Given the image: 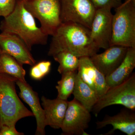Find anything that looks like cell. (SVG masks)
<instances>
[{
    "label": "cell",
    "instance_id": "1",
    "mask_svg": "<svg viewBox=\"0 0 135 135\" xmlns=\"http://www.w3.org/2000/svg\"><path fill=\"white\" fill-rule=\"evenodd\" d=\"M52 36L49 56L67 51L79 57H90L99 50L92 41L90 29L77 23H62Z\"/></svg>",
    "mask_w": 135,
    "mask_h": 135
},
{
    "label": "cell",
    "instance_id": "2",
    "mask_svg": "<svg viewBox=\"0 0 135 135\" xmlns=\"http://www.w3.org/2000/svg\"><path fill=\"white\" fill-rule=\"evenodd\" d=\"M4 18L0 25L2 32L16 35L30 50L34 45L47 44L48 36L36 25L35 18L25 7L23 0H17L14 10Z\"/></svg>",
    "mask_w": 135,
    "mask_h": 135
},
{
    "label": "cell",
    "instance_id": "3",
    "mask_svg": "<svg viewBox=\"0 0 135 135\" xmlns=\"http://www.w3.org/2000/svg\"><path fill=\"white\" fill-rule=\"evenodd\" d=\"M17 80L0 73V127L15 126L20 119L33 116L18 96L15 87Z\"/></svg>",
    "mask_w": 135,
    "mask_h": 135
},
{
    "label": "cell",
    "instance_id": "4",
    "mask_svg": "<svg viewBox=\"0 0 135 135\" xmlns=\"http://www.w3.org/2000/svg\"><path fill=\"white\" fill-rule=\"evenodd\" d=\"M110 46L135 48V0H125L115 9Z\"/></svg>",
    "mask_w": 135,
    "mask_h": 135
},
{
    "label": "cell",
    "instance_id": "5",
    "mask_svg": "<svg viewBox=\"0 0 135 135\" xmlns=\"http://www.w3.org/2000/svg\"><path fill=\"white\" fill-rule=\"evenodd\" d=\"M25 7L41 24L47 36L52 35L62 24L59 0H23Z\"/></svg>",
    "mask_w": 135,
    "mask_h": 135
},
{
    "label": "cell",
    "instance_id": "6",
    "mask_svg": "<svg viewBox=\"0 0 135 135\" xmlns=\"http://www.w3.org/2000/svg\"><path fill=\"white\" fill-rule=\"evenodd\" d=\"M114 105H120L135 110V73L122 84L109 88L98 99L92 111L97 116L104 108Z\"/></svg>",
    "mask_w": 135,
    "mask_h": 135
},
{
    "label": "cell",
    "instance_id": "7",
    "mask_svg": "<svg viewBox=\"0 0 135 135\" xmlns=\"http://www.w3.org/2000/svg\"><path fill=\"white\" fill-rule=\"evenodd\" d=\"M62 23L74 22L90 29L95 13L90 0H59Z\"/></svg>",
    "mask_w": 135,
    "mask_h": 135
},
{
    "label": "cell",
    "instance_id": "8",
    "mask_svg": "<svg viewBox=\"0 0 135 135\" xmlns=\"http://www.w3.org/2000/svg\"><path fill=\"white\" fill-rule=\"evenodd\" d=\"M91 119L90 112L74 99L68 105L60 128L62 134L88 135L86 132Z\"/></svg>",
    "mask_w": 135,
    "mask_h": 135
},
{
    "label": "cell",
    "instance_id": "9",
    "mask_svg": "<svg viewBox=\"0 0 135 135\" xmlns=\"http://www.w3.org/2000/svg\"><path fill=\"white\" fill-rule=\"evenodd\" d=\"M113 15L110 8H102L96 11L90 30L92 41L99 49L105 50L110 46Z\"/></svg>",
    "mask_w": 135,
    "mask_h": 135
},
{
    "label": "cell",
    "instance_id": "10",
    "mask_svg": "<svg viewBox=\"0 0 135 135\" xmlns=\"http://www.w3.org/2000/svg\"><path fill=\"white\" fill-rule=\"evenodd\" d=\"M0 48L2 53L12 56L22 64L33 66L36 63L26 44L14 34L2 32L0 33Z\"/></svg>",
    "mask_w": 135,
    "mask_h": 135
},
{
    "label": "cell",
    "instance_id": "11",
    "mask_svg": "<svg viewBox=\"0 0 135 135\" xmlns=\"http://www.w3.org/2000/svg\"><path fill=\"white\" fill-rule=\"evenodd\" d=\"M128 48L120 46H112L103 53H95L90 57L95 67L105 76L113 72L126 57Z\"/></svg>",
    "mask_w": 135,
    "mask_h": 135
},
{
    "label": "cell",
    "instance_id": "12",
    "mask_svg": "<svg viewBox=\"0 0 135 135\" xmlns=\"http://www.w3.org/2000/svg\"><path fill=\"white\" fill-rule=\"evenodd\" d=\"M77 74L96 93L98 99L109 89L105 76L94 65L89 57H80Z\"/></svg>",
    "mask_w": 135,
    "mask_h": 135
},
{
    "label": "cell",
    "instance_id": "13",
    "mask_svg": "<svg viewBox=\"0 0 135 135\" xmlns=\"http://www.w3.org/2000/svg\"><path fill=\"white\" fill-rule=\"evenodd\" d=\"M16 84L19 88V96L31 109L33 116L36 118L37 128L35 134L45 135L46 125L44 110L40 104L38 94L27 82L17 80Z\"/></svg>",
    "mask_w": 135,
    "mask_h": 135
},
{
    "label": "cell",
    "instance_id": "14",
    "mask_svg": "<svg viewBox=\"0 0 135 135\" xmlns=\"http://www.w3.org/2000/svg\"><path fill=\"white\" fill-rule=\"evenodd\" d=\"M122 110L113 116L106 115L103 119L97 122V128H103L108 125L113 128L103 135H113L115 131L118 130L127 135H135V113L129 109Z\"/></svg>",
    "mask_w": 135,
    "mask_h": 135
},
{
    "label": "cell",
    "instance_id": "15",
    "mask_svg": "<svg viewBox=\"0 0 135 135\" xmlns=\"http://www.w3.org/2000/svg\"><path fill=\"white\" fill-rule=\"evenodd\" d=\"M41 101L47 126H50L55 129L60 128L68 101L57 98L54 99H49L44 96L42 97Z\"/></svg>",
    "mask_w": 135,
    "mask_h": 135
},
{
    "label": "cell",
    "instance_id": "16",
    "mask_svg": "<svg viewBox=\"0 0 135 135\" xmlns=\"http://www.w3.org/2000/svg\"><path fill=\"white\" fill-rule=\"evenodd\" d=\"M135 68V48H128L126 57L113 72L105 77L109 88L123 83L132 74Z\"/></svg>",
    "mask_w": 135,
    "mask_h": 135
},
{
    "label": "cell",
    "instance_id": "17",
    "mask_svg": "<svg viewBox=\"0 0 135 135\" xmlns=\"http://www.w3.org/2000/svg\"><path fill=\"white\" fill-rule=\"evenodd\" d=\"M72 94L74 99L90 112L92 111L98 99L96 93L81 80L77 73Z\"/></svg>",
    "mask_w": 135,
    "mask_h": 135
},
{
    "label": "cell",
    "instance_id": "18",
    "mask_svg": "<svg viewBox=\"0 0 135 135\" xmlns=\"http://www.w3.org/2000/svg\"><path fill=\"white\" fill-rule=\"evenodd\" d=\"M0 73L10 75L23 82H26V71L23 64L12 56L2 53L0 55Z\"/></svg>",
    "mask_w": 135,
    "mask_h": 135
},
{
    "label": "cell",
    "instance_id": "19",
    "mask_svg": "<svg viewBox=\"0 0 135 135\" xmlns=\"http://www.w3.org/2000/svg\"><path fill=\"white\" fill-rule=\"evenodd\" d=\"M54 60L59 64L57 71L60 74L77 71L80 57L67 51H62L53 56Z\"/></svg>",
    "mask_w": 135,
    "mask_h": 135
},
{
    "label": "cell",
    "instance_id": "20",
    "mask_svg": "<svg viewBox=\"0 0 135 135\" xmlns=\"http://www.w3.org/2000/svg\"><path fill=\"white\" fill-rule=\"evenodd\" d=\"M77 74V71H75L61 74L62 78L57 82V85L56 86L58 92L57 98L67 100L69 97L73 94L75 87Z\"/></svg>",
    "mask_w": 135,
    "mask_h": 135
},
{
    "label": "cell",
    "instance_id": "21",
    "mask_svg": "<svg viewBox=\"0 0 135 135\" xmlns=\"http://www.w3.org/2000/svg\"><path fill=\"white\" fill-rule=\"evenodd\" d=\"M51 63L49 61H42L34 65L30 71L32 78L40 80L47 74L50 71Z\"/></svg>",
    "mask_w": 135,
    "mask_h": 135
},
{
    "label": "cell",
    "instance_id": "22",
    "mask_svg": "<svg viewBox=\"0 0 135 135\" xmlns=\"http://www.w3.org/2000/svg\"><path fill=\"white\" fill-rule=\"evenodd\" d=\"M96 9L108 8L116 9L122 3V0H90Z\"/></svg>",
    "mask_w": 135,
    "mask_h": 135
},
{
    "label": "cell",
    "instance_id": "23",
    "mask_svg": "<svg viewBox=\"0 0 135 135\" xmlns=\"http://www.w3.org/2000/svg\"><path fill=\"white\" fill-rule=\"evenodd\" d=\"M17 0H0V17H7L14 10Z\"/></svg>",
    "mask_w": 135,
    "mask_h": 135
},
{
    "label": "cell",
    "instance_id": "24",
    "mask_svg": "<svg viewBox=\"0 0 135 135\" xmlns=\"http://www.w3.org/2000/svg\"><path fill=\"white\" fill-rule=\"evenodd\" d=\"M24 134L17 131L15 126H3L0 127V135H22Z\"/></svg>",
    "mask_w": 135,
    "mask_h": 135
},
{
    "label": "cell",
    "instance_id": "25",
    "mask_svg": "<svg viewBox=\"0 0 135 135\" xmlns=\"http://www.w3.org/2000/svg\"><path fill=\"white\" fill-rule=\"evenodd\" d=\"M2 53V52L1 50V48H0V55H1V54Z\"/></svg>",
    "mask_w": 135,
    "mask_h": 135
}]
</instances>
